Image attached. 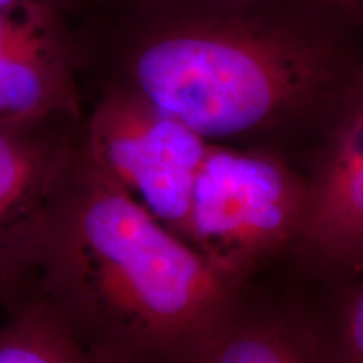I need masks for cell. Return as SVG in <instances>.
Instances as JSON below:
<instances>
[{
  "label": "cell",
  "instance_id": "obj_1",
  "mask_svg": "<svg viewBox=\"0 0 363 363\" xmlns=\"http://www.w3.org/2000/svg\"><path fill=\"white\" fill-rule=\"evenodd\" d=\"M72 19L81 67L207 142L308 153L363 69V26L321 0H135Z\"/></svg>",
  "mask_w": 363,
  "mask_h": 363
},
{
  "label": "cell",
  "instance_id": "obj_3",
  "mask_svg": "<svg viewBox=\"0 0 363 363\" xmlns=\"http://www.w3.org/2000/svg\"><path fill=\"white\" fill-rule=\"evenodd\" d=\"M310 182L283 153L212 143L195 180L187 242L240 286L296 246L310 211Z\"/></svg>",
  "mask_w": 363,
  "mask_h": 363
},
{
  "label": "cell",
  "instance_id": "obj_6",
  "mask_svg": "<svg viewBox=\"0 0 363 363\" xmlns=\"http://www.w3.org/2000/svg\"><path fill=\"white\" fill-rule=\"evenodd\" d=\"M74 26L54 4L0 7V118H84Z\"/></svg>",
  "mask_w": 363,
  "mask_h": 363
},
{
  "label": "cell",
  "instance_id": "obj_11",
  "mask_svg": "<svg viewBox=\"0 0 363 363\" xmlns=\"http://www.w3.org/2000/svg\"><path fill=\"white\" fill-rule=\"evenodd\" d=\"M135 2V0H78V9H76V16L89 9L116 6V4ZM321 2L330 4V6L340 9V11L355 19L358 24L363 26V0H321Z\"/></svg>",
  "mask_w": 363,
  "mask_h": 363
},
{
  "label": "cell",
  "instance_id": "obj_12",
  "mask_svg": "<svg viewBox=\"0 0 363 363\" xmlns=\"http://www.w3.org/2000/svg\"><path fill=\"white\" fill-rule=\"evenodd\" d=\"M30 2H40V4H54V6L65 9L69 13V17L76 11V4L78 0H0V7H9V6H17V4H30Z\"/></svg>",
  "mask_w": 363,
  "mask_h": 363
},
{
  "label": "cell",
  "instance_id": "obj_2",
  "mask_svg": "<svg viewBox=\"0 0 363 363\" xmlns=\"http://www.w3.org/2000/svg\"><path fill=\"white\" fill-rule=\"evenodd\" d=\"M244 291L99 169L79 136L19 298L39 299L103 363H184Z\"/></svg>",
  "mask_w": 363,
  "mask_h": 363
},
{
  "label": "cell",
  "instance_id": "obj_7",
  "mask_svg": "<svg viewBox=\"0 0 363 363\" xmlns=\"http://www.w3.org/2000/svg\"><path fill=\"white\" fill-rule=\"evenodd\" d=\"M244 293L184 363H323L311 320L249 306Z\"/></svg>",
  "mask_w": 363,
  "mask_h": 363
},
{
  "label": "cell",
  "instance_id": "obj_4",
  "mask_svg": "<svg viewBox=\"0 0 363 363\" xmlns=\"http://www.w3.org/2000/svg\"><path fill=\"white\" fill-rule=\"evenodd\" d=\"M81 136L99 169L160 224L187 240L195 180L211 142L116 84L101 86Z\"/></svg>",
  "mask_w": 363,
  "mask_h": 363
},
{
  "label": "cell",
  "instance_id": "obj_8",
  "mask_svg": "<svg viewBox=\"0 0 363 363\" xmlns=\"http://www.w3.org/2000/svg\"><path fill=\"white\" fill-rule=\"evenodd\" d=\"M308 158L311 194H331L363 203V69Z\"/></svg>",
  "mask_w": 363,
  "mask_h": 363
},
{
  "label": "cell",
  "instance_id": "obj_13",
  "mask_svg": "<svg viewBox=\"0 0 363 363\" xmlns=\"http://www.w3.org/2000/svg\"><path fill=\"white\" fill-rule=\"evenodd\" d=\"M4 315H6V311H2V310H0V323H2V320H4Z\"/></svg>",
  "mask_w": 363,
  "mask_h": 363
},
{
  "label": "cell",
  "instance_id": "obj_10",
  "mask_svg": "<svg viewBox=\"0 0 363 363\" xmlns=\"http://www.w3.org/2000/svg\"><path fill=\"white\" fill-rule=\"evenodd\" d=\"M328 321L313 323L323 363H363V274L342 283Z\"/></svg>",
  "mask_w": 363,
  "mask_h": 363
},
{
  "label": "cell",
  "instance_id": "obj_5",
  "mask_svg": "<svg viewBox=\"0 0 363 363\" xmlns=\"http://www.w3.org/2000/svg\"><path fill=\"white\" fill-rule=\"evenodd\" d=\"M84 118H0V310L24 288L45 208Z\"/></svg>",
  "mask_w": 363,
  "mask_h": 363
},
{
  "label": "cell",
  "instance_id": "obj_9",
  "mask_svg": "<svg viewBox=\"0 0 363 363\" xmlns=\"http://www.w3.org/2000/svg\"><path fill=\"white\" fill-rule=\"evenodd\" d=\"M0 363H103L39 299L21 296L0 323Z\"/></svg>",
  "mask_w": 363,
  "mask_h": 363
}]
</instances>
